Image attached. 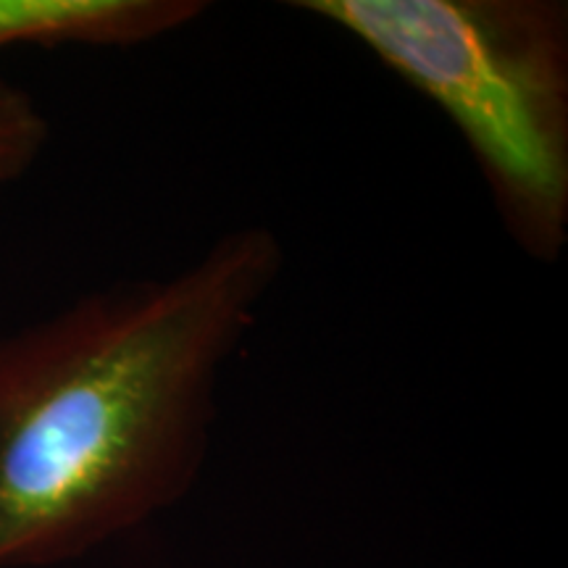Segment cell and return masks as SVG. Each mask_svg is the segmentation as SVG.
I'll list each match as a JSON object with an SVG mask.
<instances>
[{
    "instance_id": "cell-2",
    "label": "cell",
    "mask_w": 568,
    "mask_h": 568,
    "mask_svg": "<svg viewBox=\"0 0 568 568\" xmlns=\"http://www.w3.org/2000/svg\"><path fill=\"white\" fill-rule=\"evenodd\" d=\"M450 119L510 240L539 264L568 243L564 0H293Z\"/></svg>"
},
{
    "instance_id": "cell-3",
    "label": "cell",
    "mask_w": 568,
    "mask_h": 568,
    "mask_svg": "<svg viewBox=\"0 0 568 568\" xmlns=\"http://www.w3.org/2000/svg\"><path fill=\"white\" fill-rule=\"evenodd\" d=\"M201 0H0V48H132L182 30Z\"/></svg>"
},
{
    "instance_id": "cell-1",
    "label": "cell",
    "mask_w": 568,
    "mask_h": 568,
    "mask_svg": "<svg viewBox=\"0 0 568 568\" xmlns=\"http://www.w3.org/2000/svg\"><path fill=\"white\" fill-rule=\"evenodd\" d=\"M284 272L264 224L0 337V568L101 548L193 489L219 385Z\"/></svg>"
},
{
    "instance_id": "cell-4",
    "label": "cell",
    "mask_w": 568,
    "mask_h": 568,
    "mask_svg": "<svg viewBox=\"0 0 568 568\" xmlns=\"http://www.w3.org/2000/svg\"><path fill=\"white\" fill-rule=\"evenodd\" d=\"M48 142V122L27 90L0 80V190L38 161Z\"/></svg>"
}]
</instances>
